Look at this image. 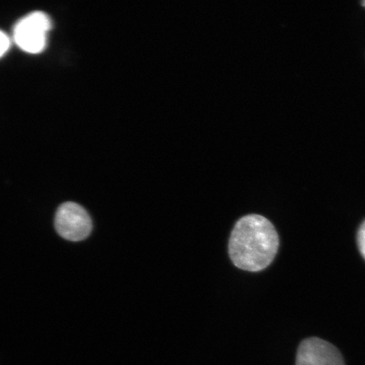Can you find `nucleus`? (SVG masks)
<instances>
[{"instance_id":"1","label":"nucleus","mask_w":365,"mask_h":365,"mask_svg":"<svg viewBox=\"0 0 365 365\" xmlns=\"http://www.w3.org/2000/svg\"><path fill=\"white\" fill-rule=\"evenodd\" d=\"M279 238L272 223L257 214L245 216L237 222L230 240L231 261L242 270L259 272L276 257Z\"/></svg>"},{"instance_id":"2","label":"nucleus","mask_w":365,"mask_h":365,"mask_svg":"<svg viewBox=\"0 0 365 365\" xmlns=\"http://www.w3.org/2000/svg\"><path fill=\"white\" fill-rule=\"evenodd\" d=\"M53 23L47 14L34 11L21 18L13 29V39L23 51L40 53L47 46L48 34Z\"/></svg>"},{"instance_id":"3","label":"nucleus","mask_w":365,"mask_h":365,"mask_svg":"<svg viewBox=\"0 0 365 365\" xmlns=\"http://www.w3.org/2000/svg\"><path fill=\"white\" fill-rule=\"evenodd\" d=\"M54 226L63 239L73 242L88 238L93 230L88 212L75 202H66L58 208Z\"/></svg>"},{"instance_id":"4","label":"nucleus","mask_w":365,"mask_h":365,"mask_svg":"<svg viewBox=\"0 0 365 365\" xmlns=\"http://www.w3.org/2000/svg\"><path fill=\"white\" fill-rule=\"evenodd\" d=\"M296 365H345V363L334 345L318 337H309L299 346Z\"/></svg>"},{"instance_id":"5","label":"nucleus","mask_w":365,"mask_h":365,"mask_svg":"<svg viewBox=\"0 0 365 365\" xmlns=\"http://www.w3.org/2000/svg\"><path fill=\"white\" fill-rule=\"evenodd\" d=\"M11 44L10 38L4 31H0V58H2L8 52Z\"/></svg>"},{"instance_id":"6","label":"nucleus","mask_w":365,"mask_h":365,"mask_svg":"<svg viewBox=\"0 0 365 365\" xmlns=\"http://www.w3.org/2000/svg\"><path fill=\"white\" fill-rule=\"evenodd\" d=\"M358 246L360 253L365 259V221L360 226L358 232Z\"/></svg>"},{"instance_id":"7","label":"nucleus","mask_w":365,"mask_h":365,"mask_svg":"<svg viewBox=\"0 0 365 365\" xmlns=\"http://www.w3.org/2000/svg\"><path fill=\"white\" fill-rule=\"evenodd\" d=\"M363 4H364V6H365V1H364V2H363Z\"/></svg>"}]
</instances>
